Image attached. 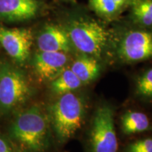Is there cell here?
<instances>
[{"label":"cell","mask_w":152,"mask_h":152,"mask_svg":"<svg viewBox=\"0 0 152 152\" xmlns=\"http://www.w3.org/2000/svg\"><path fill=\"white\" fill-rule=\"evenodd\" d=\"M130 0H88L93 12L106 21L117 19L125 11L128 10Z\"/></svg>","instance_id":"cell-11"},{"label":"cell","mask_w":152,"mask_h":152,"mask_svg":"<svg viewBox=\"0 0 152 152\" xmlns=\"http://www.w3.org/2000/svg\"><path fill=\"white\" fill-rule=\"evenodd\" d=\"M85 111L84 99L73 92L61 94L51 106L49 122L60 142L68 141L81 128Z\"/></svg>","instance_id":"cell-2"},{"label":"cell","mask_w":152,"mask_h":152,"mask_svg":"<svg viewBox=\"0 0 152 152\" xmlns=\"http://www.w3.org/2000/svg\"><path fill=\"white\" fill-rule=\"evenodd\" d=\"M37 0H0V19L8 21L29 20L37 15Z\"/></svg>","instance_id":"cell-10"},{"label":"cell","mask_w":152,"mask_h":152,"mask_svg":"<svg viewBox=\"0 0 152 152\" xmlns=\"http://www.w3.org/2000/svg\"><path fill=\"white\" fill-rule=\"evenodd\" d=\"M83 85L82 82L71 68H66L51 83L52 92L56 94H64L72 92L80 88Z\"/></svg>","instance_id":"cell-15"},{"label":"cell","mask_w":152,"mask_h":152,"mask_svg":"<svg viewBox=\"0 0 152 152\" xmlns=\"http://www.w3.org/2000/svg\"><path fill=\"white\" fill-rule=\"evenodd\" d=\"M128 10L131 23L152 30V0H130Z\"/></svg>","instance_id":"cell-13"},{"label":"cell","mask_w":152,"mask_h":152,"mask_svg":"<svg viewBox=\"0 0 152 152\" xmlns=\"http://www.w3.org/2000/svg\"><path fill=\"white\" fill-rule=\"evenodd\" d=\"M65 29L72 45L81 54L99 58L109 43V33L94 19L75 18L68 22Z\"/></svg>","instance_id":"cell-3"},{"label":"cell","mask_w":152,"mask_h":152,"mask_svg":"<svg viewBox=\"0 0 152 152\" xmlns=\"http://www.w3.org/2000/svg\"><path fill=\"white\" fill-rule=\"evenodd\" d=\"M9 137L21 152H45L49 144V119L38 106L20 112L9 130Z\"/></svg>","instance_id":"cell-1"},{"label":"cell","mask_w":152,"mask_h":152,"mask_svg":"<svg viewBox=\"0 0 152 152\" xmlns=\"http://www.w3.org/2000/svg\"><path fill=\"white\" fill-rule=\"evenodd\" d=\"M121 123L123 132L127 134L145 132L150 128L149 118L142 112H126L121 118Z\"/></svg>","instance_id":"cell-14"},{"label":"cell","mask_w":152,"mask_h":152,"mask_svg":"<svg viewBox=\"0 0 152 152\" xmlns=\"http://www.w3.org/2000/svg\"><path fill=\"white\" fill-rule=\"evenodd\" d=\"M116 53L120 59L126 63L151 59L152 30L132 25V28L123 32L118 38Z\"/></svg>","instance_id":"cell-6"},{"label":"cell","mask_w":152,"mask_h":152,"mask_svg":"<svg viewBox=\"0 0 152 152\" xmlns=\"http://www.w3.org/2000/svg\"><path fill=\"white\" fill-rule=\"evenodd\" d=\"M30 87L21 71L9 64L0 68V111H14L29 98Z\"/></svg>","instance_id":"cell-4"},{"label":"cell","mask_w":152,"mask_h":152,"mask_svg":"<svg viewBox=\"0 0 152 152\" xmlns=\"http://www.w3.org/2000/svg\"><path fill=\"white\" fill-rule=\"evenodd\" d=\"M136 93L144 99H152V68L144 71L137 80Z\"/></svg>","instance_id":"cell-16"},{"label":"cell","mask_w":152,"mask_h":152,"mask_svg":"<svg viewBox=\"0 0 152 152\" xmlns=\"http://www.w3.org/2000/svg\"><path fill=\"white\" fill-rule=\"evenodd\" d=\"M33 33L27 28L0 27V44L15 61L23 64L30 56Z\"/></svg>","instance_id":"cell-7"},{"label":"cell","mask_w":152,"mask_h":152,"mask_svg":"<svg viewBox=\"0 0 152 152\" xmlns=\"http://www.w3.org/2000/svg\"><path fill=\"white\" fill-rule=\"evenodd\" d=\"M98 59L96 57L81 54L74 61L70 68L83 84H87L94 80L99 75L101 66Z\"/></svg>","instance_id":"cell-12"},{"label":"cell","mask_w":152,"mask_h":152,"mask_svg":"<svg viewBox=\"0 0 152 152\" xmlns=\"http://www.w3.org/2000/svg\"><path fill=\"white\" fill-rule=\"evenodd\" d=\"M68 56L60 52H40L35 54L33 68L40 80L52 81L66 68Z\"/></svg>","instance_id":"cell-8"},{"label":"cell","mask_w":152,"mask_h":152,"mask_svg":"<svg viewBox=\"0 0 152 152\" xmlns=\"http://www.w3.org/2000/svg\"><path fill=\"white\" fill-rule=\"evenodd\" d=\"M113 115V109L106 104L96 110L89 135L90 152H118Z\"/></svg>","instance_id":"cell-5"},{"label":"cell","mask_w":152,"mask_h":152,"mask_svg":"<svg viewBox=\"0 0 152 152\" xmlns=\"http://www.w3.org/2000/svg\"><path fill=\"white\" fill-rule=\"evenodd\" d=\"M125 152H152V138L142 139L130 143Z\"/></svg>","instance_id":"cell-17"},{"label":"cell","mask_w":152,"mask_h":152,"mask_svg":"<svg viewBox=\"0 0 152 152\" xmlns=\"http://www.w3.org/2000/svg\"><path fill=\"white\" fill-rule=\"evenodd\" d=\"M37 45L40 52H60L68 53L72 44L65 28L57 25H47L37 38Z\"/></svg>","instance_id":"cell-9"},{"label":"cell","mask_w":152,"mask_h":152,"mask_svg":"<svg viewBox=\"0 0 152 152\" xmlns=\"http://www.w3.org/2000/svg\"><path fill=\"white\" fill-rule=\"evenodd\" d=\"M0 152H13L9 144L1 138H0Z\"/></svg>","instance_id":"cell-18"}]
</instances>
